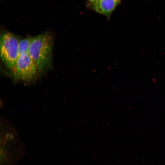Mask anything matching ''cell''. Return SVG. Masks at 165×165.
I'll return each mask as SVG.
<instances>
[{"label":"cell","instance_id":"2","mask_svg":"<svg viewBox=\"0 0 165 165\" xmlns=\"http://www.w3.org/2000/svg\"><path fill=\"white\" fill-rule=\"evenodd\" d=\"M20 39L16 35L9 32L3 31L1 34V59L7 68L12 71L18 56V45Z\"/></svg>","mask_w":165,"mask_h":165},{"label":"cell","instance_id":"1","mask_svg":"<svg viewBox=\"0 0 165 165\" xmlns=\"http://www.w3.org/2000/svg\"><path fill=\"white\" fill-rule=\"evenodd\" d=\"M53 45V37L48 32L33 37L28 53L37 65L38 75L52 66Z\"/></svg>","mask_w":165,"mask_h":165},{"label":"cell","instance_id":"3","mask_svg":"<svg viewBox=\"0 0 165 165\" xmlns=\"http://www.w3.org/2000/svg\"><path fill=\"white\" fill-rule=\"evenodd\" d=\"M13 72L15 80L29 82L38 73V68L28 53H26L18 56Z\"/></svg>","mask_w":165,"mask_h":165},{"label":"cell","instance_id":"6","mask_svg":"<svg viewBox=\"0 0 165 165\" xmlns=\"http://www.w3.org/2000/svg\"><path fill=\"white\" fill-rule=\"evenodd\" d=\"M88 0L90 1V2L93 3L94 2L97 1V0Z\"/></svg>","mask_w":165,"mask_h":165},{"label":"cell","instance_id":"4","mask_svg":"<svg viewBox=\"0 0 165 165\" xmlns=\"http://www.w3.org/2000/svg\"><path fill=\"white\" fill-rule=\"evenodd\" d=\"M120 0H98L93 3L94 9L100 14L108 16L113 11Z\"/></svg>","mask_w":165,"mask_h":165},{"label":"cell","instance_id":"5","mask_svg":"<svg viewBox=\"0 0 165 165\" xmlns=\"http://www.w3.org/2000/svg\"><path fill=\"white\" fill-rule=\"evenodd\" d=\"M33 38L32 37H28L20 40L18 45V56L28 53L30 45Z\"/></svg>","mask_w":165,"mask_h":165}]
</instances>
